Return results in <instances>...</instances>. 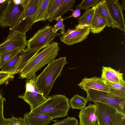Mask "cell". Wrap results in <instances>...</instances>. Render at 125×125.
Masks as SVG:
<instances>
[{"label":"cell","instance_id":"34","mask_svg":"<svg viewBox=\"0 0 125 125\" xmlns=\"http://www.w3.org/2000/svg\"><path fill=\"white\" fill-rule=\"evenodd\" d=\"M8 0H6L4 2L0 3V19L5 13L8 4Z\"/></svg>","mask_w":125,"mask_h":125},{"label":"cell","instance_id":"4","mask_svg":"<svg viewBox=\"0 0 125 125\" xmlns=\"http://www.w3.org/2000/svg\"><path fill=\"white\" fill-rule=\"evenodd\" d=\"M97 108L98 125H125V114L114 107L99 102H94Z\"/></svg>","mask_w":125,"mask_h":125},{"label":"cell","instance_id":"29","mask_svg":"<svg viewBox=\"0 0 125 125\" xmlns=\"http://www.w3.org/2000/svg\"><path fill=\"white\" fill-rule=\"evenodd\" d=\"M54 124L52 125H78V120L74 117L68 116L66 118L61 120H52Z\"/></svg>","mask_w":125,"mask_h":125},{"label":"cell","instance_id":"19","mask_svg":"<svg viewBox=\"0 0 125 125\" xmlns=\"http://www.w3.org/2000/svg\"><path fill=\"white\" fill-rule=\"evenodd\" d=\"M98 3L95 11L90 27V31L94 34L100 33L107 26L106 21L100 14L98 7Z\"/></svg>","mask_w":125,"mask_h":125},{"label":"cell","instance_id":"28","mask_svg":"<svg viewBox=\"0 0 125 125\" xmlns=\"http://www.w3.org/2000/svg\"><path fill=\"white\" fill-rule=\"evenodd\" d=\"M100 0H83L76 7L77 9L85 10L96 5L100 1Z\"/></svg>","mask_w":125,"mask_h":125},{"label":"cell","instance_id":"18","mask_svg":"<svg viewBox=\"0 0 125 125\" xmlns=\"http://www.w3.org/2000/svg\"><path fill=\"white\" fill-rule=\"evenodd\" d=\"M40 50H31L26 49L21 50V56L14 72L17 73L21 71Z\"/></svg>","mask_w":125,"mask_h":125},{"label":"cell","instance_id":"6","mask_svg":"<svg viewBox=\"0 0 125 125\" xmlns=\"http://www.w3.org/2000/svg\"><path fill=\"white\" fill-rule=\"evenodd\" d=\"M38 0H22L23 10L12 29L25 34L33 24L34 13Z\"/></svg>","mask_w":125,"mask_h":125},{"label":"cell","instance_id":"36","mask_svg":"<svg viewBox=\"0 0 125 125\" xmlns=\"http://www.w3.org/2000/svg\"><path fill=\"white\" fill-rule=\"evenodd\" d=\"M13 1L14 3L17 5H19L21 4L22 0H13Z\"/></svg>","mask_w":125,"mask_h":125},{"label":"cell","instance_id":"10","mask_svg":"<svg viewBox=\"0 0 125 125\" xmlns=\"http://www.w3.org/2000/svg\"><path fill=\"white\" fill-rule=\"evenodd\" d=\"M89 26L78 24L74 29H68L60 37L62 42L71 45L82 42L87 38L90 32Z\"/></svg>","mask_w":125,"mask_h":125},{"label":"cell","instance_id":"33","mask_svg":"<svg viewBox=\"0 0 125 125\" xmlns=\"http://www.w3.org/2000/svg\"><path fill=\"white\" fill-rule=\"evenodd\" d=\"M6 100L0 91V125H5L6 123V118L4 117L3 113V104Z\"/></svg>","mask_w":125,"mask_h":125},{"label":"cell","instance_id":"16","mask_svg":"<svg viewBox=\"0 0 125 125\" xmlns=\"http://www.w3.org/2000/svg\"><path fill=\"white\" fill-rule=\"evenodd\" d=\"M101 78L102 79L113 83H125L123 77V73L116 71L110 67L103 66Z\"/></svg>","mask_w":125,"mask_h":125},{"label":"cell","instance_id":"23","mask_svg":"<svg viewBox=\"0 0 125 125\" xmlns=\"http://www.w3.org/2000/svg\"><path fill=\"white\" fill-rule=\"evenodd\" d=\"M75 1V0H62L57 8L55 15L54 20L71 9Z\"/></svg>","mask_w":125,"mask_h":125},{"label":"cell","instance_id":"35","mask_svg":"<svg viewBox=\"0 0 125 125\" xmlns=\"http://www.w3.org/2000/svg\"><path fill=\"white\" fill-rule=\"evenodd\" d=\"M81 13L80 10L76 9L72 13L71 16L74 18H77L80 16Z\"/></svg>","mask_w":125,"mask_h":125},{"label":"cell","instance_id":"1","mask_svg":"<svg viewBox=\"0 0 125 125\" xmlns=\"http://www.w3.org/2000/svg\"><path fill=\"white\" fill-rule=\"evenodd\" d=\"M67 63L66 57H61L49 63L42 72L36 76L35 84L44 97L49 94L56 80L60 75L64 65Z\"/></svg>","mask_w":125,"mask_h":125},{"label":"cell","instance_id":"31","mask_svg":"<svg viewBox=\"0 0 125 125\" xmlns=\"http://www.w3.org/2000/svg\"><path fill=\"white\" fill-rule=\"evenodd\" d=\"M63 20L61 16L58 17L55 19L57 22L56 24L53 26L52 28V31L54 33H57L59 30L61 29L60 33L62 35L64 33L65 26L63 23Z\"/></svg>","mask_w":125,"mask_h":125},{"label":"cell","instance_id":"20","mask_svg":"<svg viewBox=\"0 0 125 125\" xmlns=\"http://www.w3.org/2000/svg\"><path fill=\"white\" fill-rule=\"evenodd\" d=\"M101 16L106 20L108 27L117 28L120 29L119 26L112 18L107 6L105 0H101L98 5Z\"/></svg>","mask_w":125,"mask_h":125},{"label":"cell","instance_id":"14","mask_svg":"<svg viewBox=\"0 0 125 125\" xmlns=\"http://www.w3.org/2000/svg\"><path fill=\"white\" fill-rule=\"evenodd\" d=\"M79 125H97V108L94 104H90L79 112Z\"/></svg>","mask_w":125,"mask_h":125},{"label":"cell","instance_id":"25","mask_svg":"<svg viewBox=\"0 0 125 125\" xmlns=\"http://www.w3.org/2000/svg\"><path fill=\"white\" fill-rule=\"evenodd\" d=\"M21 51H20L10 62L1 68V71L8 73H14L16 67L21 56Z\"/></svg>","mask_w":125,"mask_h":125},{"label":"cell","instance_id":"11","mask_svg":"<svg viewBox=\"0 0 125 125\" xmlns=\"http://www.w3.org/2000/svg\"><path fill=\"white\" fill-rule=\"evenodd\" d=\"M24 10L21 4L17 5L13 0H9L6 11L0 19V22L2 28L14 27Z\"/></svg>","mask_w":125,"mask_h":125},{"label":"cell","instance_id":"8","mask_svg":"<svg viewBox=\"0 0 125 125\" xmlns=\"http://www.w3.org/2000/svg\"><path fill=\"white\" fill-rule=\"evenodd\" d=\"M36 77L35 74L31 79L27 80L26 82L25 92L23 95L18 96L19 98L24 100L30 105V111L36 108L48 99L36 87L35 84Z\"/></svg>","mask_w":125,"mask_h":125},{"label":"cell","instance_id":"24","mask_svg":"<svg viewBox=\"0 0 125 125\" xmlns=\"http://www.w3.org/2000/svg\"><path fill=\"white\" fill-rule=\"evenodd\" d=\"M21 50H15L0 54V68L11 60Z\"/></svg>","mask_w":125,"mask_h":125},{"label":"cell","instance_id":"27","mask_svg":"<svg viewBox=\"0 0 125 125\" xmlns=\"http://www.w3.org/2000/svg\"><path fill=\"white\" fill-rule=\"evenodd\" d=\"M102 80L105 84L110 89L125 94V83H113Z\"/></svg>","mask_w":125,"mask_h":125},{"label":"cell","instance_id":"13","mask_svg":"<svg viewBox=\"0 0 125 125\" xmlns=\"http://www.w3.org/2000/svg\"><path fill=\"white\" fill-rule=\"evenodd\" d=\"M109 11L112 19L119 26L120 30L125 31V26L122 9L119 1L105 0Z\"/></svg>","mask_w":125,"mask_h":125},{"label":"cell","instance_id":"17","mask_svg":"<svg viewBox=\"0 0 125 125\" xmlns=\"http://www.w3.org/2000/svg\"><path fill=\"white\" fill-rule=\"evenodd\" d=\"M24 118L28 125H47L50 124L53 118L45 115L30 112L25 113Z\"/></svg>","mask_w":125,"mask_h":125},{"label":"cell","instance_id":"30","mask_svg":"<svg viewBox=\"0 0 125 125\" xmlns=\"http://www.w3.org/2000/svg\"><path fill=\"white\" fill-rule=\"evenodd\" d=\"M5 125H28L23 117H16L13 116L10 118H6Z\"/></svg>","mask_w":125,"mask_h":125},{"label":"cell","instance_id":"9","mask_svg":"<svg viewBox=\"0 0 125 125\" xmlns=\"http://www.w3.org/2000/svg\"><path fill=\"white\" fill-rule=\"evenodd\" d=\"M8 36L0 44V54L15 50H25L27 41L26 35L17 31L9 28Z\"/></svg>","mask_w":125,"mask_h":125},{"label":"cell","instance_id":"12","mask_svg":"<svg viewBox=\"0 0 125 125\" xmlns=\"http://www.w3.org/2000/svg\"><path fill=\"white\" fill-rule=\"evenodd\" d=\"M78 85L86 92L89 90L92 89L107 92L120 97L119 93L110 89L105 84L101 77L96 76L89 78L85 77Z\"/></svg>","mask_w":125,"mask_h":125},{"label":"cell","instance_id":"22","mask_svg":"<svg viewBox=\"0 0 125 125\" xmlns=\"http://www.w3.org/2000/svg\"><path fill=\"white\" fill-rule=\"evenodd\" d=\"M88 101V99L75 94L69 100L70 107L81 110L84 107Z\"/></svg>","mask_w":125,"mask_h":125},{"label":"cell","instance_id":"2","mask_svg":"<svg viewBox=\"0 0 125 125\" xmlns=\"http://www.w3.org/2000/svg\"><path fill=\"white\" fill-rule=\"evenodd\" d=\"M60 49L59 44L52 43L36 54L19 73V78L30 79L38 71L55 60Z\"/></svg>","mask_w":125,"mask_h":125},{"label":"cell","instance_id":"7","mask_svg":"<svg viewBox=\"0 0 125 125\" xmlns=\"http://www.w3.org/2000/svg\"><path fill=\"white\" fill-rule=\"evenodd\" d=\"M86 93L88 101L111 105L118 111L125 114V98L118 97L107 92L92 89L88 90Z\"/></svg>","mask_w":125,"mask_h":125},{"label":"cell","instance_id":"3","mask_svg":"<svg viewBox=\"0 0 125 125\" xmlns=\"http://www.w3.org/2000/svg\"><path fill=\"white\" fill-rule=\"evenodd\" d=\"M69 99L64 95L55 94L49 97L47 100L31 113L44 115L53 119L64 117L70 108Z\"/></svg>","mask_w":125,"mask_h":125},{"label":"cell","instance_id":"15","mask_svg":"<svg viewBox=\"0 0 125 125\" xmlns=\"http://www.w3.org/2000/svg\"><path fill=\"white\" fill-rule=\"evenodd\" d=\"M52 0H38L34 16V23L48 20L49 9Z\"/></svg>","mask_w":125,"mask_h":125},{"label":"cell","instance_id":"37","mask_svg":"<svg viewBox=\"0 0 125 125\" xmlns=\"http://www.w3.org/2000/svg\"><path fill=\"white\" fill-rule=\"evenodd\" d=\"M125 0H122V5L121 6L122 10L123 9L124 10H125Z\"/></svg>","mask_w":125,"mask_h":125},{"label":"cell","instance_id":"26","mask_svg":"<svg viewBox=\"0 0 125 125\" xmlns=\"http://www.w3.org/2000/svg\"><path fill=\"white\" fill-rule=\"evenodd\" d=\"M62 0H52L50 6L48 20L50 22L54 20V17L57 8Z\"/></svg>","mask_w":125,"mask_h":125},{"label":"cell","instance_id":"21","mask_svg":"<svg viewBox=\"0 0 125 125\" xmlns=\"http://www.w3.org/2000/svg\"><path fill=\"white\" fill-rule=\"evenodd\" d=\"M98 4L95 6L85 10L83 15L78 19V24L90 27L95 11Z\"/></svg>","mask_w":125,"mask_h":125},{"label":"cell","instance_id":"32","mask_svg":"<svg viewBox=\"0 0 125 125\" xmlns=\"http://www.w3.org/2000/svg\"><path fill=\"white\" fill-rule=\"evenodd\" d=\"M15 73H8L0 71V85L6 83L14 77Z\"/></svg>","mask_w":125,"mask_h":125},{"label":"cell","instance_id":"38","mask_svg":"<svg viewBox=\"0 0 125 125\" xmlns=\"http://www.w3.org/2000/svg\"><path fill=\"white\" fill-rule=\"evenodd\" d=\"M6 0H0V3H3L4 2H5V1H6Z\"/></svg>","mask_w":125,"mask_h":125},{"label":"cell","instance_id":"5","mask_svg":"<svg viewBox=\"0 0 125 125\" xmlns=\"http://www.w3.org/2000/svg\"><path fill=\"white\" fill-rule=\"evenodd\" d=\"M53 27L48 24L38 30L27 41V49L41 50L52 43L56 37L62 35L60 33H54Z\"/></svg>","mask_w":125,"mask_h":125},{"label":"cell","instance_id":"39","mask_svg":"<svg viewBox=\"0 0 125 125\" xmlns=\"http://www.w3.org/2000/svg\"><path fill=\"white\" fill-rule=\"evenodd\" d=\"M1 26V24L0 22V27Z\"/></svg>","mask_w":125,"mask_h":125}]
</instances>
